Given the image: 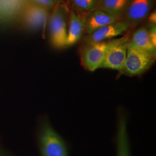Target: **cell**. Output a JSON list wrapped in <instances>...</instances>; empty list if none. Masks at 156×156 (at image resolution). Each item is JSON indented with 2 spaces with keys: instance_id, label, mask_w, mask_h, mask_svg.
<instances>
[{
  "instance_id": "cell-16",
  "label": "cell",
  "mask_w": 156,
  "mask_h": 156,
  "mask_svg": "<svg viewBox=\"0 0 156 156\" xmlns=\"http://www.w3.org/2000/svg\"><path fill=\"white\" fill-rule=\"evenodd\" d=\"M151 42L153 45L156 48V24L151 25L150 28L148 30Z\"/></svg>"
},
{
  "instance_id": "cell-7",
  "label": "cell",
  "mask_w": 156,
  "mask_h": 156,
  "mask_svg": "<svg viewBox=\"0 0 156 156\" xmlns=\"http://www.w3.org/2000/svg\"><path fill=\"white\" fill-rule=\"evenodd\" d=\"M131 24L127 21H118L105 25L89 35V43L100 42L111 39L127 31Z\"/></svg>"
},
{
  "instance_id": "cell-10",
  "label": "cell",
  "mask_w": 156,
  "mask_h": 156,
  "mask_svg": "<svg viewBox=\"0 0 156 156\" xmlns=\"http://www.w3.org/2000/svg\"><path fill=\"white\" fill-rule=\"evenodd\" d=\"M68 26L66 47L76 44L81 38L85 28V19L71 10Z\"/></svg>"
},
{
  "instance_id": "cell-9",
  "label": "cell",
  "mask_w": 156,
  "mask_h": 156,
  "mask_svg": "<svg viewBox=\"0 0 156 156\" xmlns=\"http://www.w3.org/2000/svg\"><path fill=\"white\" fill-rule=\"evenodd\" d=\"M120 20V17L112 15L99 9L89 12L85 19L84 30L90 35L97 29L112 23Z\"/></svg>"
},
{
  "instance_id": "cell-11",
  "label": "cell",
  "mask_w": 156,
  "mask_h": 156,
  "mask_svg": "<svg viewBox=\"0 0 156 156\" xmlns=\"http://www.w3.org/2000/svg\"><path fill=\"white\" fill-rule=\"evenodd\" d=\"M116 147L117 156H131L127 119L122 113L119 115L117 122Z\"/></svg>"
},
{
  "instance_id": "cell-4",
  "label": "cell",
  "mask_w": 156,
  "mask_h": 156,
  "mask_svg": "<svg viewBox=\"0 0 156 156\" xmlns=\"http://www.w3.org/2000/svg\"><path fill=\"white\" fill-rule=\"evenodd\" d=\"M128 38L111 40L101 68L123 71L127 55Z\"/></svg>"
},
{
  "instance_id": "cell-5",
  "label": "cell",
  "mask_w": 156,
  "mask_h": 156,
  "mask_svg": "<svg viewBox=\"0 0 156 156\" xmlns=\"http://www.w3.org/2000/svg\"><path fill=\"white\" fill-rule=\"evenodd\" d=\"M111 41L89 43L82 53L81 59L83 67L88 71L93 72L101 68L107 48Z\"/></svg>"
},
{
  "instance_id": "cell-14",
  "label": "cell",
  "mask_w": 156,
  "mask_h": 156,
  "mask_svg": "<svg viewBox=\"0 0 156 156\" xmlns=\"http://www.w3.org/2000/svg\"><path fill=\"white\" fill-rule=\"evenodd\" d=\"M73 4L79 9L91 12L97 9L99 0H71Z\"/></svg>"
},
{
  "instance_id": "cell-2",
  "label": "cell",
  "mask_w": 156,
  "mask_h": 156,
  "mask_svg": "<svg viewBox=\"0 0 156 156\" xmlns=\"http://www.w3.org/2000/svg\"><path fill=\"white\" fill-rule=\"evenodd\" d=\"M155 57L128 42L123 71L130 76L139 75L151 68Z\"/></svg>"
},
{
  "instance_id": "cell-17",
  "label": "cell",
  "mask_w": 156,
  "mask_h": 156,
  "mask_svg": "<svg viewBox=\"0 0 156 156\" xmlns=\"http://www.w3.org/2000/svg\"><path fill=\"white\" fill-rule=\"evenodd\" d=\"M148 20L150 25L156 24V11L153 12L149 13L148 17Z\"/></svg>"
},
{
  "instance_id": "cell-1",
  "label": "cell",
  "mask_w": 156,
  "mask_h": 156,
  "mask_svg": "<svg viewBox=\"0 0 156 156\" xmlns=\"http://www.w3.org/2000/svg\"><path fill=\"white\" fill-rule=\"evenodd\" d=\"M67 6L60 4L54 8L48 19L49 32L51 45L57 49L66 48L68 28Z\"/></svg>"
},
{
  "instance_id": "cell-12",
  "label": "cell",
  "mask_w": 156,
  "mask_h": 156,
  "mask_svg": "<svg viewBox=\"0 0 156 156\" xmlns=\"http://www.w3.org/2000/svg\"><path fill=\"white\" fill-rule=\"evenodd\" d=\"M131 42L137 48L156 56V48L151 42L147 28L141 27L138 29L133 34Z\"/></svg>"
},
{
  "instance_id": "cell-6",
  "label": "cell",
  "mask_w": 156,
  "mask_h": 156,
  "mask_svg": "<svg viewBox=\"0 0 156 156\" xmlns=\"http://www.w3.org/2000/svg\"><path fill=\"white\" fill-rule=\"evenodd\" d=\"M49 10L32 2L27 5L23 12L25 25L33 30L44 28L49 19Z\"/></svg>"
},
{
  "instance_id": "cell-8",
  "label": "cell",
  "mask_w": 156,
  "mask_h": 156,
  "mask_svg": "<svg viewBox=\"0 0 156 156\" xmlns=\"http://www.w3.org/2000/svg\"><path fill=\"white\" fill-rule=\"evenodd\" d=\"M153 0H130L125 11L127 22L132 23L141 22L149 16Z\"/></svg>"
},
{
  "instance_id": "cell-13",
  "label": "cell",
  "mask_w": 156,
  "mask_h": 156,
  "mask_svg": "<svg viewBox=\"0 0 156 156\" xmlns=\"http://www.w3.org/2000/svg\"><path fill=\"white\" fill-rule=\"evenodd\" d=\"M129 0H99L97 9L121 17L125 12Z\"/></svg>"
},
{
  "instance_id": "cell-3",
  "label": "cell",
  "mask_w": 156,
  "mask_h": 156,
  "mask_svg": "<svg viewBox=\"0 0 156 156\" xmlns=\"http://www.w3.org/2000/svg\"><path fill=\"white\" fill-rule=\"evenodd\" d=\"M39 142L43 156H68L64 140L49 123H45L41 128Z\"/></svg>"
},
{
  "instance_id": "cell-15",
  "label": "cell",
  "mask_w": 156,
  "mask_h": 156,
  "mask_svg": "<svg viewBox=\"0 0 156 156\" xmlns=\"http://www.w3.org/2000/svg\"><path fill=\"white\" fill-rule=\"evenodd\" d=\"M32 2L48 9L55 5L56 0H31Z\"/></svg>"
}]
</instances>
